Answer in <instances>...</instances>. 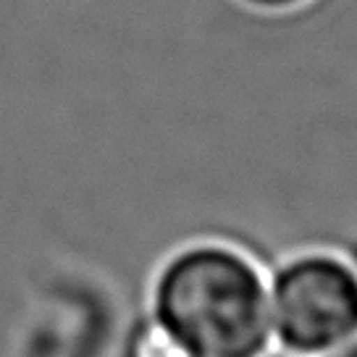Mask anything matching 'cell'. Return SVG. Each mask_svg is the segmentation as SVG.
Here are the masks:
<instances>
[{"label": "cell", "instance_id": "3957f363", "mask_svg": "<svg viewBox=\"0 0 357 357\" xmlns=\"http://www.w3.org/2000/svg\"><path fill=\"white\" fill-rule=\"evenodd\" d=\"M247 8H255V11H289V8H297L307 0H236Z\"/></svg>", "mask_w": 357, "mask_h": 357}, {"label": "cell", "instance_id": "277c9868", "mask_svg": "<svg viewBox=\"0 0 357 357\" xmlns=\"http://www.w3.org/2000/svg\"><path fill=\"white\" fill-rule=\"evenodd\" d=\"M318 357H357V339H352V342H347V344L336 347V349H328V352H324V355Z\"/></svg>", "mask_w": 357, "mask_h": 357}, {"label": "cell", "instance_id": "7a4b0ae2", "mask_svg": "<svg viewBox=\"0 0 357 357\" xmlns=\"http://www.w3.org/2000/svg\"><path fill=\"white\" fill-rule=\"evenodd\" d=\"M268 276L273 347L318 357L357 339V268L326 250L284 257Z\"/></svg>", "mask_w": 357, "mask_h": 357}, {"label": "cell", "instance_id": "6da1fadb", "mask_svg": "<svg viewBox=\"0 0 357 357\" xmlns=\"http://www.w3.org/2000/svg\"><path fill=\"white\" fill-rule=\"evenodd\" d=\"M150 315L181 357L273 349L266 271L223 242H192L168 255L150 287Z\"/></svg>", "mask_w": 357, "mask_h": 357}]
</instances>
